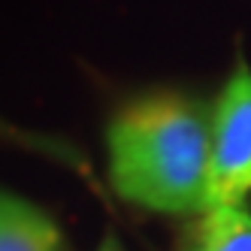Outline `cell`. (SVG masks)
Returning a JSON list of instances; mask_svg holds the SVG:
<instances>
[{"mask_svg": "<svg viewBox=\"0 0 251 251\" xmlns=\"http://www.w3.org/2000/svg\"><path fill=\"white\" fill-rule=\"evenodd\" d=\"M106 173L124 203L157 215L209 206L212 106L185 91H149L106 124Z\"/></svg>", "mask_w": 251, "mask_h": 251, "instance_id": "6da1fadb", "label": "cell"}, {"mask_svg": "<svg viewBox=\"0 0 251 251\" xmlns=\"http://www.w3.org/2000/svg\"><path fill=\"white\" fill-rule=\"evenodd\" d=\"M97 251H124V245L112 236V233H106V236L100 239V245H97Z\"/></svg>", "mask_w": 251, "mask_h": 251, "instance_id": "5b68a950", "label": "cell"}, {"mask_svg": "<svg viewBox=\"0 0 251 251\" xmlns=\"http://www.w3.org/2000/svg\"><path fill=\"white\" fill-rule=\"evenodd\" d=\"M182 251H251V206L227 203L200 212Z\"/></svg>", "mask_w": 251, "mask_h": 251, "instance_id": "277c9868", "label": "cell"}, {"mask_svg": "<svg viewBox=\"0 0 251 251\" xmlns=\"http://www.w3.org/2000/svg\"><path fill=\"white\" fill-rule=\"evenodd\" d=\"M0 251H67V239L43 206L0 188Z\"/></svg>", "mask_w": 251, "mask_h": 251, "instance_id": "3957f363", "label": "cell"}, {"mask_svg": "<svg viewBox=\"0 0 251 251\" xmlns=\"http://www.w3.org/2000/svg\"><path fill=\"white\" fill-rule=\"evenodd\" d=\"M251 197V67L239 55L212 103L209 206L248 203Z\"/></svg>", "mask_w": 251, "mask_h": 251, "instance_id": "7a4b0ae2", "label": "cell"}]
</instances>
